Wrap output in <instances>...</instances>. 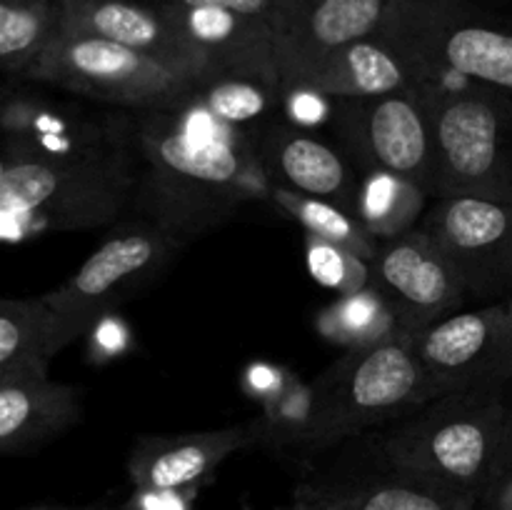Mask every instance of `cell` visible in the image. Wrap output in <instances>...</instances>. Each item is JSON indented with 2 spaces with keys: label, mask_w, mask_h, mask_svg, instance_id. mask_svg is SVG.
<instances>
[{
  "label": "cell",
  "mask_w": 512,
  "mask_h": 510,
  "mask_svg": "<svg viewBox=\"0 0 512 510\" xmlns=\"http://www.w3.org/2000/svg\"><path fill=\"white\" fill-rule=\"evenodd\" d=\"M138 188L145 220L190 240L218 228L265 180L258 155L218 138L195 140L163 113H145L135 128ZM268 183V180H265Z\"/></svg>",
  "instance_id": "6da1fadb"
},
{
  "label": "cell",
  "mask_w": 512,
  "mask_h": 510,
  "mask_svg": "<svg viewBox=\"0 0 512 510\" xmlns=\"http://www.w3.org/2000/svg\"><path fill=\"white\" fill-rule=\"evenodd\" d=\"M508 390L470 388L428 400L380 428L373 445L390 465L438 483L483 508L500 468Z\"/></svg>",
  "instance_id": "7a4b0ae2"
},
{
  "label": "cell",
  "mask_w": 512,
  "mask_h": 510,
  "mask_svg": "<svg viewBox=\"0 0 512 510\" xmlns=\"http://www.w3.org/2000/svg\"><path fill=\"white\" fill-rule=\"evenodd\" d=\"M430 400L428 378L408 335L345 350L305 390L290 448L320 453L368 430L388 428Z\"/></svg>",
  "instance_id": "3957f363"
},
{
  "label": "cell",
  "mask_w": 512,
  "mask_h": 510,
  "mask_svg": "<svg viewBox=\"0 0 512 510\" xmlns=\"http://www.w3.org/2000/svg\"><path fill=\"white\" fill-rule=\"evenodd\" d=\"M138 188V155L63 160L3 148L0 213L23 228L93 230L115 223Z\"/></svg>",
  "instance_id": "277c9868"
},
{
  "label": "cell",
  "mask_w": 512,
  "mask_h": 510,
  "mask_svg": "<svg viewBox=\"0 0 512 510\" xmlns=\"http://www.w3.org/2000/svg\"><path fill=\"white\" fill-rule=\"evenodd\" d=\"M378 35L413 80H470L512 98V25L465 0H390Z\"/></svg>",
  "instance_id": "5b68a950"
},
{
  "label": "cell",
  "mask_w": 512,
  "mask_h": 510,
  "mask_svg": "<svg viewBox=\"0 0 512 510\" xmlns=\"http://www.w3.org/2000/svg\"><path fill=\"white\" fill-rule=\"evenodd\" d=\"M440 153V195L512 203V98L470 80L418 78Z\"/></svg>",
  "instance_id": "8992f818"
},
{
  "label": "cell",
  "mask_w": 512,
  "mask_h": 510,
  "mask_svg": "<svg viewBox=\"0 0 512 510\" xmlns=\"http://www.w3.org/2000/svg\"><path fill=\"white\" fill-rule=\"evenodd\" d=\"M23 80L138 113H175L193 105L200 90L198 80L148 55L65 28Z\"/></svg>",
  "instance_id": "52a82bcc"
},
{
  "label": "cell",
  "mask_w": 512,
  "mask_h": 510,
  "mask_svg": "<svg viewBox=\"0 0 512 510\" xmlns=\"http://www.w3.org/2000/svg\"><path fill=\"white\" fill-rule=\"evenodd\" d=\"M335 138L363 175H390L440 195V153L418 90L335 100Z\"/></svg>",
  "instance_id": "ba28073f"
},
{
  "label": "cell",
  "mask_w": 512,
  "mask_h": 510,
  "mask_svg": "<svg viewBox=\"0 0 512 510\" xmlns=\"http://www.w3.org/2000/svg\"><path fill=\"white\" fill-rule=\"evenodd\" d=\"M183 245V238L148 220L110 235L73 278L45 295L58 318L60 350L98 323V318L155 283Z\"/></svg>",
  "instance_id": "9c48e42d"
},
{
  "label": "cell",
  "mask_w": 512,
  "mask_h": 510,
  "mask_svg": "<svg viewBox=\"0 0 512 510\" xmlns=\"http://www.w3.org/2000/svg\"><path fill=\"white\" fill-rule=\"evenodd\" d=\"M78 95H43L40 90L5 93L3 148L63 160L135 158V128L130 118L103 115L83 105Z\"/></svg>",
  "instance_id": "30bf717a"
},
{
  "label": "cell",
  "mask_w": 512,
  "mask_h": 510,
  "mask_svg": "<svg viewBox=\"0 0 512 510\" xmlns=\"http://www.w3.org/2000/svg\"><path fill=\"white\" fill-rule=\"evenodd\" d=\"M430 400L470 388L512 385V298L458 310L410 338Z\"/></svg>",
  "instance_id": "8fae6325"
},
{
  "label": "cell",
  "mask_w": 512,
  "mask_h": 510,
  "mask_svg": "<svg viewBox=\"0 0 512 510\" xmlns=\"http://www.w3.org/2000/svg\"><path fill=\"white\" fill-rule=\"evenodd\" d=\"M420 228L458 270L470 300L512 298V203L445 195L435 198Z\"/></svg>",
  "instance_id": "7c38bea8"
},
{
  "label": "cell",
  "mask_w": 512,
  "mask_h": 510,
  "mask_svg": "<svg viewBox=\"0 0 512 510\" xmlns=\"http://www.w3.org/2000/svg\"><path fill=\"white\" fill-rule=\"evenodd\" d=\"M370 285L408 338L458 313L470 300L458 270L423 228L380 240L370 260Z\"/></svg>",
  "instance_id": "4fadbf2b"
},
{
  "label": "cell",
  "mask_w": 512,
  "mask_h": 510,
  "mask_svg": "<svg viewBox=\"0 0 512 510\" xmlns=\"http://www.w3.org/2000/svg\"><path fill=\"white\" fill-rule=\"evenodd\" d=\"M390 0H288L278 25V63L285 93L323 60L383 28Z\"/></svg>",
  "instance_id": "5bb4252c"
},
{
  "label": "cell",
  "mask_w": 512,
  "mask_h": 510,
  "mask_svg": "<svg viewBox=\"0 0 512 510\" xmlns=\"http://www.w3.org/2000/svg\"><path fill=\"white\" fill-rule=\"evenodd\" d=\"M65 30L113 40L203 83L208 68L168 5L150 0H63Z\"/></svg>",
  "instance_id": "9a60e30c"
},
{
  "label": "cell",
  "mask_w": 512,
  "mask_h": 510,
  "mask_svg": "<svg viewBox=\"0 0 512 510\" xmlns=\"http://www.w3.org/2000/svg\"><path fill=\"white\" fill-rule=\"evenodd\" d=\"M255 155L268 183L333 203L360 218L365 175H358L343 150L305 128L273 120L260 130Z\"/></svg>",
  "instance_id": "2e32d148"
},
{
  "label": "cell",
  "mask_w": 512,
  "mask_h": 510,
  "mask_svg": "<svg viewBox=\"0 0 512 510\" xmlns=\"http://www.w3.org/2000/svg\"><path fill=\"white\" fill-rule=\"evenodd\" d=\"M258 440L255 423L178 435H143L135 440L128 473L135 493H183L203 483L233 453Z\"/></svg>",
  "instance_id": "e0dca14e"
},
{
  "label": "cell",
  "mask_w": 512,
  "mask_h": 510,
  "mask_svg": "<svg viewBox=\"0 0 512 510\" xmlns=\"http://www.w3.org/2000/svg\"><path fill=\"white\" fill-rule=\"evenodd\" d=\"M168 8L175 10L203 55L208 78L258 80L270 88L285 90L273 25L228 10Z\"/></svg>",
  "instance_id": "ac0fdd59"
},
{
  "label": "cell",
  "mask_w": 512,
  "mask_h": 510,
  "mask_svg": "<svg viewBox=\"0 0 512 510\" xmlns=\"http://www.w3.org/2000/svg\"><path fill=\"white\" fill-rule=\"evenodd\" d=\"M333 510H478L475 500L463 498L438 483L390 465L375 450L370 468L363 473H348L345 478L310 480Z\"/></svg>",
  "instance_id": "d6986e66"
},
{
  "label": "cell",
  "mask_w": 512,
  "mask_h": 510,
  "mask_svg": "<svg viewBox=\"0 0 512 510\" xmlns=\"http://www.w3.org/2000/svg\"><path fill=\"white\" fill-rule=\"evenodd\" d=\"M83 418V390L48 378L0 383V450L28 455Z\"/></svg>",
  "instance_id": "ffe728a7"
},
{
  "label": "cell",
  "mask_w": 512,
  "mask_h": 510,
  "mask_svg": "<svg viewBox=\"0 0 512 510\" xmlns=\"http://www.w3.org/2000/svg\"><path fill=\"white\" fill-rule=\"evenodd\" d=\"M413 85L408 68L380 35L358 40L318 65L298 88L320 98H373ZM290 93V90H288Z\"/></svg>",
  "instance_id": "44dd1931"
},
{
  "label": "cell",
  "mask_w": 512,
  "mask_h": 510,
  "mask_svg": "<svg viewBox=\"0 0 512 510\" xmlns=\"http://www.w3.org/2000/svg\"><path fill=\"white\" fill-rule=\"evenodd\" d=\"M58 353V318L45 295L0 303V383L48 378Z\"/></svg>",
  "instance_id": "7402d4cb"
},
{
  "label": "cell",
  "mask_w": 512,
  "mask_h": 510,
  "mask_svg": "<svg viewBox=\"0 0 512 510\" xmlns=\"http://www.w3.org/2000/svg\"><path fill=\"white\" fill-rule=\"evenodd\" d=\"M63 28V0H0V63L5 73L25 78Z\"/></svg>",
  "instance_id": "603a6c76"
},
{
  "label": "cell",
  "mask_w": 512,
  "mask_h": 510,
  "mask_svg": "<svg viewBox=\"0 0 512 510\" xmlns=\"http://www.w3.org/2000/svg\"><path fill=\"white\" fill-rule=\"evenodd\" d=\"M270 185V198L280 210L290 215L308 235L330 240L335 245H343L350 253L363 260H373L380 248V240L358 215L338 208L325 200L310 198V195L295 193V190L283 188V185Z\"/></svg>",
  "instance_id": "cb8c5ba5"
},
{
  "label": "cell",
  "mask_w": 512,
  "mask_h": 510,
  "mask_svg": "<svg viewBox=\"0 0 512 510\" xmlns=\"http://www.w3.org/2000/svg\"><path fill=\"white\" fill-rule=\"evenodd\" d=\"M320 330L345 350L368 348L383 340L398 338L400 325L378 290L368 285L353 295H343L320 315Z\"/></svg>",
  "instance_id": "d4e9b609"
},
{
  "label": "cell",
  "mask_w": 512,
  "mask_h": 510,
  "mask_svg": "<svg viewBox=\"0 0 512 510\" xmlns=\"http://www.w3.org/2000/svg\"><path fill=\"white\" fill-rule=\"evenodd\" d=\"M280 95L285 90L270 88L258 80L243 78H208L200 83L198 98L193 105L208 110L213 118L228 125H270L268 115H273L275 105H280Z\"/></svg>",
  "instance_id": "484cf974"
},
{
  "label": "cell",
  "mask_w": 512,
  "mask_h": 510,
  "mask_svg": "<svg viewBox=\"0 0 512 510\" xmlns=\"http://www.w3.org/2000/svg\"><path fill=\"white\" fill-rule=\"evenodd\" d=\"M425 198L428 195L398 178L365 175L363 198H360V220L378 238H393V235L410 230L408 225L420 213Z\"/></svg>",
  "instance_id": "4316f807"
},
{
  "label": "cell",
  "mask_w": 512,
  "mask_h": 510,
  "mask_svg": "<svg viewBox=\"0 0 512 510\" xmlns=\"http://www.w3.org/2000/svg\"><path fill=\"white\" fill-rule=\"evenodd\" d=\"M305 253L313 278L325 288H333L335 293L353 295L370 285V263L350 253L343 245H335L318 235L305 233Z\"/></svg>",
  "instance_id": "83f0119b"
},
{
  "label": "cell",
  "mask_w": 512,
  "mask_h": 510,
  "mask_svg": "<svg viewBox=\"0 0 512 510\" xmlns=\"http://www.w3.org/2000/svg\"><path fill=\"white\" fill-rule=\"evenodd\" d=\"M160 5H175V8H215L228 10V13L248 15V18L265 20L275 28L283 15L288 0H150Z\"/></svg>",
  "instance_id": "f1b7e54d"
},
{
  "label": "cell",
  "mask_w": 512,
  "mask_h": 510,
  "mask_svg": "<svg viewBox=\"0 0 512 510\" xmlns=\"http://www.w3.org/2000/svg\"><path fill=\"white\" fill-rule=\"evenodd\" d=\"M483 508L488 510H512V463L503 465L495 475V483L485 498Z\"/></svg>",
  "instance_id": "f546056e"
},
{
  "label": "cell",
  "mask_w": 512,
  "mask_h": 510,
  "mask_svg": "<svg viewBox=\"0 0 512 510\" xmlns=\"http://www.w3.org/2000/svg\"><path fill=\"white\" fill-rule=\"evenodd\" d=\"M278 510H333V508H330V503L318 493V490L310 488L308 483H303L298 488V493H295V498Z\"/></svg>",
  "instance_id": "4dcf8cb0"
},
{
  "label": "cell",
  "mask_w": 512,
  "mask_h": 510,
  "mask_svg": "<svg viewBox=\"0 0 512 510\" xmlns=\"http://www.w3.org/2000/svg\"><path fill=\"white\" fill-rule=\"evenodd\" d=\"M510 463H512V385L508 390V415H505V440H503V455H500V468Z\"/></svg>",
  "instance_id": "1f68e13d"
},
{
  "label": "cell",
  "mask_w": 512,
  "mask_h": 510,
  "mask_svg": "<svg viewBox=\"0 0 512 510\" xmlns=\"http://www.w3.org/2000/svg\"><path fill=\"white\" fill-rule=\"evenodd\" d=\"M20 510H115L108 503H88V505H33V508Z\"/></svg>",
  "instance_id": "d6a6232c"
}]
</instances>
